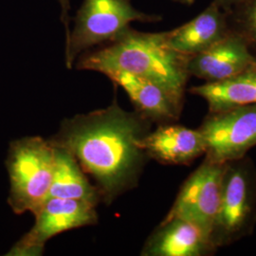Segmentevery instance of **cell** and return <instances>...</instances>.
I'll return each instance as SVG.
<instances>
[{
    "label": "cell",
    "mask_w": 256,
    "mask_h": 256,
    "mask_svg": "<svg viewBox=\"0 0 256 256\" xmlns=\"http://www.w3.org/2000/svg\"><path fill=\"white\" fill-rule=\"evenodd\" d=\"M146 128L144 116L114 102L66 120L50 140L74 155L86 174L95 180L101 198L110 203L137 182L146 156L140 146Z\"/></svg>",
    "instance_id": "obj_1"
},
{
    "label": "cell",
    "mask_w": 256,
    "mask_h": 256,
    "mask_svg": "<svg viewBox=\"0 0 256 256\" xmlns=\"http://www.w3.org/2000/svg\"><path fill=\"white\" fill-rule=\"evenodd\" d=\"M191 57L170 46L168 32L146 34L128 27L101 48L82 54L76 66L101 74L128 72L155 82L182 102Z\"/></svg>",
    "instance_id": "obj_2"
},
{
    "label": "cell",
    "mask_w": 256,
    "mask_h": 256,
    "mask_svg": "<svg viewBox=\"0 0 256 256\" xmlns=\"http://www.w3.org/2000/svg\"><path fill=\"white\" fill-rule=\"evenodd\" d=\"M54 164V146L41 137H27L10 144V207L16 214H34L48 198Z\"/></svg>",
    "instance_id": "obj_3"
},
{
    "label": "cell",
    "mask_w": 256,
    "mask_h": 256,
    "mask_svg": "<svg viewBox=\"0 0 256 256\" xmlns=\"http://www.w3.org/2000/svg\"><path fill=\"white\" fill-rule=\"evenodd\" d=\"M155 16L135 9L130 0H84L66 38L64 60L72 68L76 59L93 46L113 41L133 21H153Z\"/></svg>",
    "instance_id": "obj_4"
},
{
    "label": "cell",
    "mask_w": 256,
    "mask_h": 256,
    "mask_svg": "<svg viewBox=\"0 0 256 256\" xmlns=\"http://www.w3.org/2000/svg\"><path fill=\"white\" fill-rule=\"evenodd\" d=\"M206 160L230 164L256 146V104L210 113L200 128Z\"/></svg>",
    "instance_id": "obj_5"
},
{
    "label": "cell",
    "mask_w": 256,
    "mask_h": 256,
    "mask_svg": "<svg viewBox=\"0 0 256 256\" xmlns=\"http://www.w3.org/2000/svg\"><path fill=\"white\" fill-rule=\"evenodd\" d=\"M34 214V227L14 244L7 256H41L50 238L97 222L96 205L78 200L48 198Z\"/></svg>",
    "instance_id": "obj_6"
},
{
    "label": "cell",
    "mask_w": 256,
    "mask_h": 256,
    "mask_svg": "<svg viewBox=\"0 0 256 256\" xmlns=\"http://www.w3.org/2000/svg\"><path fill=\"white\" fill-rule=\"evenodd\" d=\"M228 164L205 160L192 173L180 191L165 220L190 221L212 234L220 209L223 180Z\"/></svg>",
    "instance_id": "obj_7"
},
{
    "label": "cell",
    "mask_w": 256,
    "mask_h": 256,
    "mask_svg": "<svg viewBox=\"0 0 256 256\" xmlns=\"http://www.w3.org/2000/svg\"><path fill=\"white\" fill-rule=\"evenodd\" d=\"M252 214V191L247 171L228 164L223 180L220 209L210 234L214 247L239 238Z\"/></svg>",
    "instance_id": "obj_8"
},
{
    "label": "cell",
    "mask_w": 256,
    "mask_h": 256,
    "mask_svg": "<svg viewBox=\"0 0 256 256\" xmlns=\"http://www.w3.org/2000/svg\"><path fill=\"white\" fill-rule=\"evenodd\" d=\"M256 64L246 44L238 37H223L216 44L190 58L189 74L216 82L230 78Z\"/></svg>",
    "instance_id": "obj_9"
},
{
    "label": "cell",
    "mask_w": 256,
    "mask_h": 256,
    "mask_svg": "<svg viewBox=\"0 0 256 256\" xmlns=\"http://www.w3.org/2000/svg\"><path fill=\"white\" fill-rule=\"evenodd\" d=\"M214 248L210 234L182 218L162 221L150 236L142 254L147 256H202Z\"/></svg>",
    "instance_id": "obj_10"
},
{
    "label": "cell",
    "mask_w": 256,
    "mask_h": 256,
    "mask_svg": "<svg viewBox=\"0 0 256 256\" xmlns=\"http://www.w3.org/2000/svg\"><path fill=\"white\" fill-rule=\"evenodd\" d=\"M146 156L169 164H184L205 154V144L200 129L182 126H162L140 140Z\"/></svg>",
    "instance_id": "obj_11"
},
{
    "label": "cell",
    "mask_w": 256,
    "mask_h": 256,
    "mask_svg": "<svg viewBox=\"0 0 256 256\" xmlns=\"http://www.w3.org/2000/svg\"><path fill=\"white\" fill-rule=\"evenodd\" d=\"M104 74L128 93L138 112L146 118L158 120L178 118L182 102L155 82L124 70H108Z\"/></svg>",
    "instance_id": "obj_12"
},
{
    "label": "cell",
    "mask_w": 256,
    "mask_h": 256,
    "mask_svg": "<svg viewBox=\"0 0 256 256\" xmlns=\"http://www.w3.org/2000/svg\"><path fill=\"white\" fill-rule=\"evenodd\" d=\"M54 146V164L48 198L84 200L97 206L101 198L98 188L90 182L81 165L68 150L55 144Z\"/></svg>",
    "instance_id": "obj_13"
},
{
    "label": "cell",
    "mask_w": 256,
    "mask_h": 256,
    "mask_svg": "<svg viewBox=\"0 0 256 256\" xmlns=\"http://www.w3.org/2000/svg\"><path fill=\"white\" fill-rule=\"evenodd\" d=\"M205 99L210 113L256 104V64L230 78L208 82L191 90Z\"/></svg>",
    "instance_id": "obj_14"
},
{
    "label": "cell",
    "mask_w": 256,
    "mask_h": 256,
    "mask_svg": "<svg viewBox=\"0 0 256 256\" xmlns=\"http://www.w3.org/2000/svg\"><path fill=\"white\" fill-rule=\"evenodd\" d=\"M223 37V23L214 7L206 10L182 27L168 32L170 46L189 56L207 50Z\"/></svg>",
    "instance_id": "obj_15"
},
{
    "label": "cell",
    "mask_w": 256,
    "mask_h": 256,
    "mask_svg": "<svg viewBox=\"0 0 256 256\" xmlns=\"http://www.w3.org/2000/svg\"><path fill=\"white\" fill-rule=\"evenodd\" d=\"M60 6H61V20L64 24V30H66V38L70 34V0H59Z\"/></svg>",
    "instance_id": "obj_16"
},
{
    "label": "cell",
    "mask_w": 256,
    "mask_h": 256,
    "mask_svg": "<svg viewBox=\"0 0 256 256\" xmlns=\"http://www.w3.org/2000/svg\"><path fill=\"white\" fill-rule=\"evenodd\" d=\"M250 30L252 34L256 40V6L254 7V9L250 12Z\"/></svg>",
    "instance_id": "obj_17"
},
{
    "label": "cell",
    "mask_w": 256,
    "mask_h": 256,
    "mask_svg": "<svg viewBox=\"0 0 256 256\" xmlns=\"http://www.w3.org/2000/svg\"><path fill=\"white\" fill-rule=\"evenodd\" d=\"M176 1H178L180 3H184V4H191L194 2V0H176Z\"/></svg>",
    "instance_id": "obj_18"
}]
</instances>
